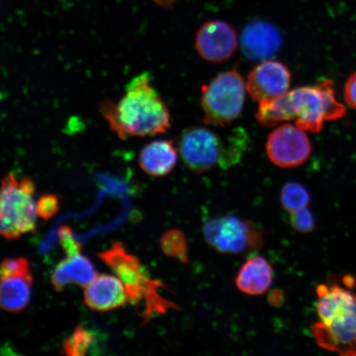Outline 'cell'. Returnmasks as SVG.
<instances>
[{"label":"cell","mask_w":356,"mask_h":356,"mask_svg":"<svg viewBox=\"0 0 356 356\" xmlns=\"http://www.w3.org/2000/svg\"><path fill=\"white\" fill-rule=\"evenodd\" d=\"M100 111L111 130L122 140L159 135L171 127L170 113L149 73L133 78L121 99L105 100Z\"/></svg>","instance_id":"cell-1"},{"label":"cell","mask_w":356,"mask_h":356,"mask_svg":"<svg viewBox=\"0 0 356 356\" xmlns=\"http://www.w3.org/2000/svg\"><path fill=\"white\" fill-rule=\"evenodd\" d=\"M346 113V106L337 99L333 82L327 79L260 102L256 119L264 127L293 121L305 131L319 133L325 123L343 118Z\"/></svg>","instance_id":"cell-2"},{"label":"cell","mask_w":356,"mask_h":356,"mask_svg":"<svg viewBox=\"0 0 356 356\" xmlns=\"http://www.w3.org/2000/svg\"><path fill=\"white\" fill-rule=\"evenodd\" d=\"M355 280L346 277L342 284H319L318 321L312 327L316 343L341 356H356Z\"/></svg>","instance_id":"cell-3"},{"label":"cell","mask_w":356,"mask_h":356,"mask_svg":"<svg viewBox=\"0 0 356 356\" xmlns=\"http://www.w3.org/2000/svg\"><path fill=\"white\" fill-rule=\"evenodd\" d=\"M99 257L121 280L128 302L135 307L144 323L149 322L155 315L165 314L169 309H178L162 296L160 289H166L165 284L151 278L139 258L128 252L122 242H113Z\"/></svg>","instance_id":"cell-4"},{"label":"cell","mask_w":356,"mask_h":356,"mask_svg":"<svg viewBox=\"0 0 356 356\" xmlns=\"http://www.w3.org/2000/svg\"><path fill=\"white\" fill-rule=\"evenodd\" d=\"M248 136L241 129H235L229 136L203 127L186 129L179 139V152L190 170L203 173L216 166L227 169L236 165L247 147Z\"/></svg>","instance_id":"cell-5"},{"label":"cell","mask_w":356,"mask_h":356,"mask_svg":"<svg viewBox=\"0 0 356 356\" xmlns=\"http://www.w3.org/2000/svg\"><path fill=\"white\" fill-rule=\"evenodd\" d=\"M35 186L32 178L8 173L0 184V235L17 239L37 228Z\"/></svg>","instance_id":"cell-6"},{"label":"cell","mask_w":356,"mask_h":356,"mask_svg":"<svg viewBox=\"0 0 356 356\" xmlns=\"http://www.w3.org/2000/svg\"><path fill=\"white\" fill-rule=\"evenodd\" d=\"M246 90L237 67L216 75L202 88L204 122L225 127L235 122L242 114Z\"/></svg>","instance_id":"cell-7"},{"label":"cell","mask_w":356,"mask_h":356,"mask_svg":"<svg viewBox=\"0 0 356 356\" xmlns=\"http://www.w3.org/2000/svg\"><path fill=\"white\" fill-rule=\"evenodd\" d=\"M207 242L217 251L237 254L248 247L260 248L264 236L251 222L237 217L226 216L208 221L204 227Z\"/></svg>","instance_id":"cell-8"},{"label":"cell","mask_w":356,"mask_h":356,"mask_svg":"<svg viewBox=\"0 0 356 356\" xmlns=\"http://www.w3.org/2000/svg\"><path fill=\"white\" fill-rule=\"evenodd\" d=\"M307 131L296 124H280L267 137V155L275 165L296 168L304 164L312 152V145Z\"/></svg>","instance_id":"cell-9"},{"label":"cell","mask_w":356,"mask_h":356,"mask_svg":"<svg viewBox=\"0 0 356 356\" xmlns=\"http://www.w3.org/2000/svg\"><path fill=\"white\" fill-rule=\"evenodd\" d=\"M195 49L202 59L212 63L229 60L238 48V37L232 26L225 21H209L195 35Z\"/></svg>","instance_id":"cell-10"},{"label":"cell","mask_w":356,"mask_h":356,"mask_svg":"<svg viewBox=\"0 0 356 356\" xmlns=\"http://www.w3.org/2000/svg\"><path fill=\"white\" fill-rule=\"evenodd\" d=\"M291 73L282 62L262 61L253 68L246 82L247 91L258 102L277 99L289 91Z\"/></svg>","instance_id":"cell-11"},{"label":"cell","mask_w":356,"mask_h":356,"mask_svg":"<svg viewBox=\"0 0 356 356\" xmlns=\"http://www.w3.org/2000/svg\"><path fill=\"white\" fill-rule=\"evenodd\" d=\"M282 44L279 31L266 22H252L245 26L242 33V51L252 60L269 59L279 51Z\"/></svg>","instance_id":"cell-12"},{"label":"cell","mask_w":356,"mask_h":356,"mask_svg":"<svg viewBox=\"0 0 356 356\" xmlns=\"http://www.w3.org/2000/svg\"><path fill=\"white\" fill-rule=\"evenodd\" d=\"M84 302L89 309L108 312L122 308L128 302L126 289L118 277L97 275L83 293Z\"/></svg>","instance_id":"cell-13"},{"label":"cell","mask_w":356,"mask_h":356,"mask_svg":"<svg viewBox=\"0 0 356 356\" xmlns=\"http://www.w3.org/2000/svg\"><path fill=\"white\" fill-rule=\"evenodd\" d=\"M97 275L92 262L80 253L67 257L56 266L51 275V284L56 291L61 292L71 284L86 287Z\"/></svg>","instance_id":"cell-14"},{"label":"cell","mask_w":356,"mask_h":356,"mask_svg":"<svg viewBox=\"0 0 356 356\" xmlns=\"http://www.w3.org/2000/svg\"><path fill=\"white\" fill-rule=\"evenodd\" d=\"M33 284L31 269L0 277V307L10 313H19L29 306Z\"/></svg>","instance_id":"cell-15"},{"label":"cell","mask_w":356,"mask_h":356,"mask_svg":"<svg viewBox=\"0 0 356 356\" xmlns=\"http://www.w3.org/2000/svg\"><path fill=\"white\" fill-rule=\"evenodd\" d=\"M177 151L172 140H154L140 150L139 165L147 175L161 177L175 168Z\"/></svg>","instance_id":"cell-16"},{"label":"cell","mask_w":356,"mask_h":356,"mask_svg":"<svg viewBox=\"0 0 356 356\" xmlns=\"http://www.w3.org/2000/svg\"><path fill=\"white\" fill-rule=\"evenodd\" d=\"M273 280V267L265 258L256 256L245 261L235 278V284L240 291L256 296L268 291Z\"/></svg>","instance_id":"cell-17"},{"label":"cell","mask_w":356,"mask_h":356,"mask_svg":"<svg viewBox=\"0 0 356 356\" xmlns=\"http://www.w3.org/2000/svg\"><path fill=\"white\" fill-rule=\"evenodd\" d=\"M93 340L95 336L92 332L80 325L64 341L61 347V354L68 356L86 355L90 350Z\"/></svg>","instance_id":"cell-18"},{"label":"cell","mask_w":356,"mask_h":356,"mask_svg":"<svg viewBox=\"0 0 356 356\" xmlns=\"http://www.w3.org/2000/svg\"><path fill=\"white\" fill-rule=\"evenodd\" d=\"M160 246L167 257L175 258L182 264L188 262V243L180 230L168 231L160 240Z\"/></svg>","instance_id":"cell-19"},{"label":"cell","mask_w":356,"mask_h":356,"mask_svg":"<svg viewBox=\"0 0 356 356\" xmlns=\"http://www.w3.org/2000/svg\"><path fill=\"white\" fill-rule=\"evenodd\" d=\"M280 202L284 210L292 213L308 207L310 195L304 186L297 182H289L283 186Z\"/></svg>","instance_id":"cell-20"},{"label":"cell","mask_w":356,"mask_h":356,"mask_svg":"<svg viewBox=\"0 0 356 356\" xmlns=\"http://www.w3.org/2000/svg\"><path fill=\"white\" fill-rule=\"evenodd\" d=\"M60 210V198L54 194H44L37 202L38 216L44 220H51Z\"/></svg>","instance_id":"cell-21"},{"label":"cell","mask_w":356,"mask_h":356,"mask_svg":"<svg viewBox=\"0 0 356 356\" xmlns=\"http://www.w3.org/2000/svg\"><path fill=\"white\" fill-rule=\"evenodd\" d=\"M59 243L66 257L78 255L81 253L82 245L74 238L72 229L69 226H61L58 232Z\"/></svg>","instance_id":"cell-22"},{"label":"cell","mask_w":356,"mask_h":356,"mask_svg":"<svg viewBox=\"0 0 356 356\" xmlns=\"http://www.w3.org/2000/svg\"><path fill=\"white\" fill-rule=\"evenodd\" d=\"M291 213V224L298 232L310 233L314 229V218L308 208H302Z\"/></svg>","instance_id":"cell-23"},{"label":"cell","mask_w":356,"mask_h":356,"mask_svg":"<svg viewBox=\"0 0 356 356\" xmlns=\"http://www.w3.org/2000/svg\"><path fill=\"white\" fill-rule=\"evenodd\" d=\"M345 100L356 111V72L347 79L344 87Z\"/></svg>","instance_id":"cell-24"},{"label":"cell","mask_w":356,"mask_h":356,"mask_svg":"<svg viewBox=\"0 0 356 356\" xmlns=\"http://www.w3.org/2000/svg\"><path fill=\"white\" fill-rule=\"evenodd\" d=\"M268 300L270 305L273 306H280L283 302V293L278 291H273L270 293Z\"/></svg>","instance_id":"cell-25"},{"label":"cell","mask_w":356,"mask_h":356,"mask_svg":"<svg viewBox=\"0 0 356 356\" xmlns=\"http://www.w3.org/2000/svg\"><path fill=\"white\" fill-rule=\"evenodd\" d=\"M153 1L159 6L171 8L173 6V4L177 1V0H153Z\"/></svg>","instance_id":"cell-26"}]
</instances>
